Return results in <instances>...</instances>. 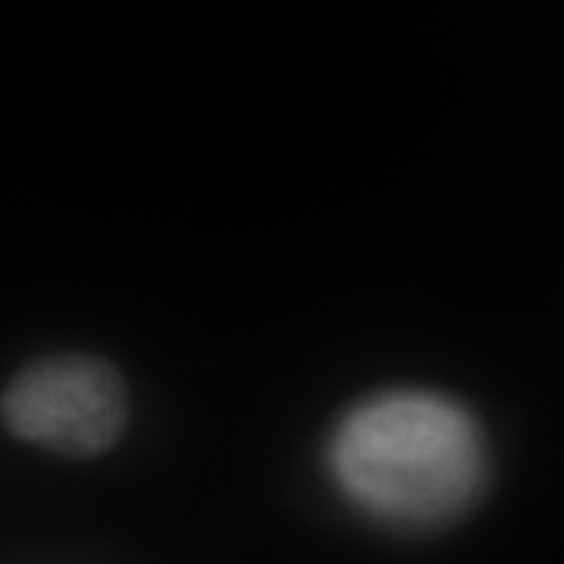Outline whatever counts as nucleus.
Here are the masks:
<instances>
[{"label": "nucleus", "instance_id": "1", "mask_svg": "<svg viewBox=\"0 0 564 564\" xmlns=\"http://www.w3.org/2000/svg\"><path fill=\"white\" fill-rule=\"evenodd\" d=\"M326 458L348 502L402 530L458 521L486 484L477 417L426 389H392L348 408Z\"/></svg>", "mask_w": 564, "mask_h": 564}, {"label": "nucleus", "instance_id": "2", "mask_svg": "<svg viewBox=\"0 0 564 564\" xmlns=\"http://www.w3.org/2000/svg\"><path fill=\"white\" fill-rule=\"evenodd\" d=\"M0 421L22 443L63 458H98L129 426V389L120 370L101 358H41L3 389Z\"/></svg>", "mask_w": 564, "mask_h": 564}]
</instances>
